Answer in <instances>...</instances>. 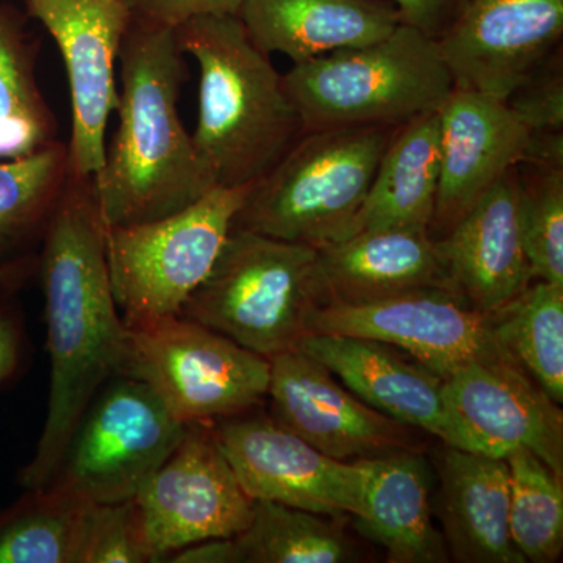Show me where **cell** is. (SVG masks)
Segmentation results:
<instances>
[{"label":"cell","instance_id":"cell-1","mask_svg":"<svg viewBox=\"0 0 563 563\" xmlns=\"http://www.w3.org/2000/svg\"><path fill=\"white\" fill-rule=\"evenodd\" d=\"M38 274L46 298L51 391L38 446L20 473L27 490L49 484L81 415L128 362L129 331L111 290L96 177L70 173Z\"/></svg>","mask_w":563,"mask_h":563},{"label":"cell","instance_id":"cell-2","mask_svg":"<svg viewBox=\"0 0 563 563\" xmlns=\"http://www.w3.org/2000/svg\"><path fill=\"white\" fill-rule=\"evenodd\" d=\"M120 125L96 179L107 225L162 220L213 190L179 114L188 79L172 27L132 21L120 57Z\"/></svg>","mask_w":563,"mask_h":563},{"label":"cell","instance_id":"cell-3","mask_svg":"<svg viewBox=\"0 0 563 563\" xmlns=\"http://www.w3.org/2000/svg\"><path fill=\"white\" fill-rule=\"evenodd\" d=\"M174 32L201 73L191 136L211 179L224 188L257 184L306 132L284 76L236 14H201Z\"/></svg>","mask_w":563,"mask_h":563},{"label":"cell","instance_id":"cell-4","mask_svg":"<svg viewBox=\"0 0 563 563\" xmlns=\"http://www.w3.org/2000/svg\"><path fill=\"white\" fill-rule=\"evenodd\" d=\"M396 129L361 125L303 132L272 172L252 185L232 231L314 250L347 239Z\"/></svg>","mask_w":563,"mask_h":563},{"label":"cell","instance_id":"cell-5","mask_svg":"<svg viewBox=\"0 0 563 563\" xmlns=\"http://www.w3.org/2000/svg\"><path fill=\"white\" fill-rule=\"evenodd\" d=\"M324 303L314 247L231 231L179 317L269 361L296 350L312 333L314 313Z\"/></svg>","mask_w":563,"mask_h":563},{"label":"cell","instance_id":"cell-6","mask_svg":"<svg viewBox=\"0 0 563 563\" xmlns=\"http://www.w3.org/2000/svg\"><path fill=\"white\" fill-rule=\"evenodd\" d=\"M284 84L306 132L401 125L439 111L454 90L437 40L407 22L368 46L296 63Z\"/></svg>","mask_w":563,"mask_h":563},{"label":"cell","instance_id":"cell-7","mask_svg":"<svg viewBox=\"0 0 563 563\" xmlns=\"http://www.w3.org/2000/svg\"><path fill=\"white\" fill-rule=\"evenodd\" d=\"M251 187H214L162 220L106 224L111 290L128 328L180 313L220 255Z\"/></svg>","mask_w":563,"mask_h":563},{"label":"cell","instance_id":"cell-8","mask_svg":"<svg viewBox=\"0 0 563 563\" xmlns=\"http://www.w3.org/2000/svg\"><path fill=\"white\" fill-rule=\"evenodd\" d=\"M128 331L122 374L150 385L181 424L251 412L268 396V358L207 325L177 314Z\"/></svg>","mask_w":563,"mask_h":563},{"label":"cell","instance_id":"cell-9","mask_svg":"<svg viewBox=\"0 0 563 563\" xmlns=\"http://www.w3.org/2000/svg\"><path fill=\"white\" fill-rule=\"evenodd\" d=\"M185 424L150 385L118 374L81 415L51 487L92 504L129 501L172 455Z\"/></svg>","mask_w":563,"mask_h":563},{"label":"cell","instance_id":"cell-10","mask_svg":"<svg viewBox=\"0 0 563 563\" xmlns=\"http://www.w3.org/2000/svg\"><path fill=\"white\" fill-rule=\"evenodd\" d=\"M254 499L244 492L211 422L185 424L172 455L133 498L154 563L250 526Z\"/></svg>","mask_w":563,"mask_h":563},{"label":"cell","instance_id":"cell-11","mask_svg":"<svg viewBox=\"0 0 563 563\" xmlns=\"http://www.w3.org/2000/svg\"><path fill=\"white\" fill-rule=\"evenodd\" d=\"M312 333L391 344L443 379L466 363L514 358L496 339L492 314L444 288H417L366 302L324 303L314 313Z\"/></svg>","mask_w":563,"mask_h":563},{"label":"cell","instance_id":"cell-12","mask_svg":"<svg viewBox=\"0 0 563 563\" xmlns=\"http://www.w3.org/2000/svg\"><path fill=\"white\" fill-rule=\"evenodd\" d=\"M27 16L57 43L68 73L70 173L96 177L106 165V131L120 107L114 66L133 16L125 0H24Z\"/></svg>","mask_w":563,"mask_h":563},{"label":"cell","instance_id":"cell-13","mask_svg":"<svg viewBox=\"0 0 563 563\" xmlns=\"http://www.w3.org/2000/svg\"><path fill=\"white\" fill-rule=\"evenodd\" d=\"M211 426L222 453L254 501L284 504L329 517H361V462L322 454L282 428L272 415L246 412Z\"/></svg>","mask_w":563,"mask_h":563},{"label":"cell","instance_id":"cell-14","mask_svg":"<svg viewBox=\"0 0 563 563\" xmlns=\"http://www.w3.org/2000/svg\"><path fill=\"white\" fill-rule=\"evenodd\" d=\"M435 40L454 88L506 101L562 49L563 0H459Z\"/></svg>","mask_w":563,"mask_h":563},{"label":"cell","instance_id":"cell-15","mask_svg":"<svg viewBox=\"0 0 563 563\" xmlns=\"http://www.w3.org/2000/svg\"><path fill=\"white\" fill-rule=\"evenodd\" d=\"M298 347L380 413L435 435L444 446L495 455L448 401L443 377L398 347L335 333H312Z\"/></svg>","mask_w":563,"mask_h":563},{"label":"cell","instance_id":"cell-16","mask_svg":"<svg viewBox=\"0 0 563 563\" xmlns=\"http://www.w3.org/2000/svg\"><path fill=\"white\" fill-rule=\"evenodd\" d=\"M269 365L273 420L322 454L354 462L417 450L412 428L362 401L299 347L269 358Z\"/></svg>","mask_w":563,"mask_h":563},{"label":"cell","instance_id":"cell-17","mask_svg":"<svg viewBox=\"0 0 563 563\" xmlns=\"http://www.w3.org/2000/svg\"><path fill=\"white\" fill-rule=\"evenodd\" d=\"M440 114V179L429 232L443 239L510 169L531 132L503 99L454 88Z\"/></svg>","mask_w":563,"mask_h":563},{"label":"cell","instance_id":"cell-18","mask_svg":"<svg viewBox=\"0 0 563 563\" xmlns=\"http://www.w3.org/2000/svg\"><path fill=\"white\" fill-rule=\"evenodd\" d=\"M443 380L448 401L495 455L526 448L563 479L561 406L514 358L466 363Z\"/></svg>","mask_w":563,"mask_h":563},{"label":"cell","instance_id":"cell-19","mask_svg":"<svg viewBox=\"0 0 563 563\" xmlns=\"http://www.w3.org/2000/svg\"><path fill=\"white\" fill-rule=\"evenodd\" d=\"M455 290L476 309H501L533 280L520 225L518 166L443 239L435 240Z\"/></svg>","mask_w":563,"mask_h":563},{"label":"cell","instance_id":"cell-20","mask_svg":"<svg viewBox=\"0 0 563 563\" xmlns=\"http://www.w3.org/2000/svg\"><path fill=\"white\" fill-rule=\"evenodd\" d=\"M236 16L258 49L292 65L377 43L404 22L391 0H243Z\"/></svg>","mask_w":563,"mask_h":563},{"label":"cell","instance_id":"cell-21","mask_svg":"<svg viewBox=\"0 0 563 563\" xmlns=\"http://www.w3.org/2000/svg\"><path fill=\"white\" fill-rule=\"evenodd\" d=\"M317 251L325 303L374 301L417 288L459 292L428 229L358 232Z\"/></svg>","mask_w":563,"mask_h":563},{"label":"cell","instance_id":"cell-22","mask_svg":"<svg viewBox=\"0 0 563 563\" xmlns=\"http://www.w3.org/2000/svg\"><path fill=\"white\" fill-rule=\"evenodd\" d=\"M439 477L437 514L453 561L525 563L510 537L506 457L446 446Z\"/></svg>","mask_w":563,"mask_h":563},{"label":"cell","instance_id":"cell-23","mask_svg":"<svg viewBox=\"0 0 563 563\" xmlns=\"http://www.w3.org/2000/svg\"><path fill=\"white\" fill-rule=\"evenodd\" d=\"M361 462L363 510L358 529L387 551L390 563L450 561L443 536L432 523V476L417 450Z\"/></svg>","mask_w":563,"mask_h":563},{"label":"cell","instance_id":"cell-24","mask_svg":"<svg viewBox=\"0 0 563 563\" xmlns=\"http://www.w3.org/2000/svg\"><path fill=\"white\" fill-rule=\"evenodd\" d=\"M70 177L68 144L0 162V279L24 287L38 274L41 251Z\"/></svg>","mask_w":563,"mask_h":563},{"label":"cell","instance_id":"cell-25","mask_svg":"<svg viewBox=\"0 0 563 563\" xmlns=\"http://www.w3.org/2000/svg\"><path fill=\"white\" fill-rule=\"evenodd\" d=\"M439 111L398 125L355 214L350 236L379 229L429 231L440 179Z\"/></svg>","mask_w":563,"mask_h":563},{"label":"cell","instance_id":"cell-26","mask_svg":"<svg viewBox=\"0 0 563 563\" xmlns=\"http://www.w3.org/2000/svg\"><path fill=\"white\" fill-rule=\"evenodd\" d=\"M27 14L0 3V162L16 161L58 141V122L36 81L40 40Z\"/></svg>","mask_w":563,"mask_h":563},{"label":"cell","instance_id":"cell-27","mask_svg":"<svg viewBox=\"0 0 563 563\" xmlns=\"http://www.w3.org/2000/svg\"><path fill=\"white\" fill-rule=\"evenodd\" d=\"M329 515L255 501L250 526L228 539L229 563L361 562L357 544Z\"/></svg>","mask_w":563,"mask_h":563},{"label":"cell","instance_id":"cell-28","mask_svg":"<svg viewBox=\"0 0 563 563\" xmlns=\"http://www.w3.org/2000/svg\"><path fill=\"white\" fill-rule=\"evenodd\" d=\"M92 507L51 485L29 488L0 510V563H81Z\"/></svg>","mask_w":563,"mask_h":563},{"label":"cell","instance_id":"cell-29","mask_svg":"<svg viewBox=\"0 0 563 563\" xmlns=\"http://www.w3.org/2000/svg\"><path fill=\"white\" fill-rule=\"evenodd\" d=\"M490 314L499 344L562 406L563 285L532 280L512 301Z\"/></svg>","mask_w":563,"mask_h":563},{"label":"cell","instance_id":"cell-30","mask_svg":"<svg viewBox=\"0 0 563 563\" xmlns=\"http://www.w3.org/2000/svg\"><path fill=\"white\" fill-rule=\"evenodd\" d=\"M506 461L514 547L525 562H558L563 550V479L526 448H514Z\"/></svg>","mask_w":563,"mask_h":563},{"label":"cell","instance_id":"cell-31","mask_svg":"<svg viewBox=\"0 0 563 563\" xmlns=\"http://www.w3.org/2000/svg\"><path fill=\"white\" fill-rule=\"evenodd\" d=\"M520 225L533 280L563 285V162L518 165Z\"/></svg>","mask_w":563,"mask_h":563},{"label":"cell","instance_id":"cell-32","mask_svg":"<svg viewBox=\"0 0 563 563\" xmlns=\"http://www.w3.org/2000/svg\"><path fill=\"white\" fill-rule=\"evenodd\" d=\"M81 563H154L133 499L95 504Z\"/></svg>","mask_w":563,"mask_h":563},{"label":"cell","instance_id":"cell-33","mask_svg":"<svg viewBox=\"0 0 563 563\" xmlns=\"http://www.w3.org/2000/svg\"><path fill=\"white\" fill-rule=\"evenodd\" d=\"M562 60V49H559L506 99L515 117L533 135L563 133Z\"/></svg>","mask_w":563,"mask_h":563},{"label":"cell","instance_id":"cell-34","mask_svg":"<svg viewBox=\"0 0 563 563\" xmlns=\"http://www.w3.org/2000/svg\"><path fill=\"white\" fill-rule=\"evenodd\" d=\"M21 288L14 282L0 279V390L21 379L32 357Z\"/></svg>","mask_w":563,"mask_h":563},{"label":"cell","instance_id":"cell-35","mask_svg":"<svg viewBox=\"0 0 563 563\" xmlns=\"http://www.w3.org/2000/svg\"><path fill=\"white\" fill-rule=\"evenodd\" d=\"M133 21L162 27H179L201 14H236L243 0H125Z\"/></svg>","mask_w":563,"mask_h":563},{"label":"cell","instance_id":"cell-36","mask_svg":"<svg viewBox=\"0 0 563 563\" xmlns=\"http://www.w3.org/2000/svg\"><path fill=\"white\" fill-rule=\"evenodd\" d=\"M398 7L404 22L437 36L453 16L459 0H391Z\"/></svg>","mask_w":563,"mask_h":563}]
</instances>
